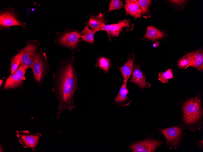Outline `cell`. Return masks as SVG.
Listing matches in <instances>:
<instances>
[{
    "label": "cell",
    "instance_id": "obj_1",
    "mask_svg": "<svg viewBox=\"0 0 203 152\" xmlns=\"http://www.w3.org/2000/svg\"><path fill=\"white\" fill-rule=\"evenodd\" d=\"M75 57L72 53L59 62V68L53 73V86L52 89L58 101L57 119L62 112L71 111L76 108L74 98L75 92L80 89L77 80L80 77L74 65Z\"/></svg>",
    "mask_w": 203,
    "mask_h": 152
},
{
    "label": "cell",
    "instance_id": "obj_2",
    "mask_svg": "<svg viewBox=\"0 0 203 152\" xmlns=\"http://www.w3.org/2000/svg\"><path fill=\"white\" fill-rule=\"evenodd\" d=\"M182 121L186 128L192 131L202 127L203 110L199 93L194 98L188 99L182 107Z\"/></svg>",
    "mask_w": 203,
    "mask_h": 152
},
{
    "label": "cell",
    "instance_id": "obj_3",
    "mask_svg": "<svg viewBox=\"0 0 203 152\" xmlns=\"http://www.w3.org/2000/svg\"><path fill=\"white\" fill-rule=\"evenodd\" d=\"M54 41L56 45L68 49L73 53L79 51L81 35L78 31L66 28L64 30L57 32Z\"/></svg>",
    "mask_w": 203,
    "mask_h": 152
},
{
    "label": "cell",
    "instance_id": "obj_4",
    "mask_svg": "<svg viewBox=\"0 0 203 152\" xmlns=\"http://www.w3.org/2000/svg\"><path fill=\"white\" fill-rule=\"evenodd\" d=\"M26 44L18 53L20 56V65H23L27 69L32 68L37 57L43 50L40 43L36 40H28Z\"/></svg>",
    "mask_w": 203,
    "mask_h": 152
},
{
    "label": "cell",
    "instance_id": "obj_5",
    "mask_svg": "<svg viewBox=\"0 0 203 152\" xmlns=\"http://www.w3.org/2000/svg\"><path fill=\"white\" fill-rule=\"evenodd\" d=\"M20 15L14 8L9 7L0 11V29H10L13 26L18 25L27 29L26 25L20 19Z\"/></svg>",
    "mask_w": 203,
    "mask_h": 152
},
{
    "label": "cell",
    "instance_id": "obj_6",
    "mask_svg": "<svg viewBox=\"0 0 203 152\" xmlns=\"http://www.w3.org/2000/svg\"><path fill=\"white\" fill-rule=\"evenodd\" d=\"M32 69L35 81L40 86L50 69L46 53L43 50L37 57Z\"/></svg>",
    "mask_w": 203,
    "mask_h": 152
},
{
    "label": "cell",
    "instance_id": "obj_7",
    "mask_svg": "<svg viewBox=\"0 0 203 152\" xmlns=\"http://www.w3.org/2000/svg\"><path fill=\"white\" fill-rule=\"evenodd\" d=\"M161 132L164 136L167 144L170 149L177 148L181 144L185 135L183 129L178 127L162 129Z\"/></svg>",
    "mask_w": 203,
    "mask_h": 152
},
{
    "label": "cell",
    "instance_id": "obj_8",
    "mask_svg": "<svg viewBox=\"0 0 203 152\" xmlns=\"http://www.w3.org/2000/svg\"><path fill=\"white\" fill-rule=\"evenodd\" d=\"M18 141L24 148H29L33 151H36L37 147L39 144L42 134L30 133L28 130L19 131L16 130Z\"/></svg>",
    "mask_w": 203,
    "mask_h": 152
},
{
    "label": "cell",
    "instance_id": "obj_9",
    "mask_svg": "<svg viewBox=\"0 0 203 152\" xmlns=\"http://www.w3.org/2000/svg\"><path fill=\"white\" fill-rule=\"evenodd\" d=\"M27 69L21 65L13 73L11 74L5 80L3 90L21 89L25 79V75Z\"/></svg>",
    "mask_w": 203,
    "mask_h": 152
},
{
    "label": "cell",
    "instance_id": "obj_10",
    "mask_svg": "<svg viewBox=\"0 0 203 152\" xmlns=\"http://www.w3.org/2000/svg\"><path fill=\"white\" fill-rule=\"evenodd\" d=\"M162 143L160 140L149 139L137 142L129 147L133 152H154Z\"/></svg>",
    "mask_w": 203,
    "mask_h": 152
},
{
    "label": "cell",
    "instance_id": "obj_11",
    "mask_svg": "<svg viewBox=\"0 0 203 152\" xmlns=\"http://www.w3.org/2000/svg\"><path fill=\"white\" fill-rule=\"evenodd\" d=\"M141 64L134 66L132 72V79L129 82L134 83L142 90L145 88H149L151 84L146 82V76L141 69Z\"/></svg>",
    "mask_w": 203,
    "mask_h": 152
},
{
    "label": "cell",
    "instance_id": "obj_12",
    "mask_svg": "<svg viewBox=\"0 0 203 152\" xmlns=\"http://www.w3.org/2000/svg\"><path fill=\"white\" fill-rule=\"evenodd\" d=\"M123 27L126 28V30L130 31L132 30L133 24L129 19L121 20L117 23H114L108 32V35L110 39L109 35L112 37L118 36L122 30Z\"/></svg>",
    "mask_w": 203,
    "mask_h": 152
},
{
    "label": "cell",
    "instance_id": "obj_13",
    "mask_svg": "<svg viewBox=\"0 0 203 152\" xmlns=\"http://www.w3.org/2000/svg\"><path fill=\"white\" fill-rule=\"evenodd\" d=\"M125 2L124 8L126 13L134 18H141L142 11L138 0H126Z\"/></svg>",
    "mask_w": 203,
    "mask_h": 152
},
{
    "label": "cell",
    "instance_id": "obj_14",
    "mask_svg": "<svg viewBox=\"0 0 203 152\" xmlns=\"http://www.w3.org/2000/svg\"><path fill=\"white\" fill-rule=\"evenodd\" d=\"M104 18L105 14L101 13L97 15L92 14L87 23V25L92 30L98 32L101 30L103 25L106 24L108 20Z\"/></svg>",
    "mask_w": 203,
    "mask_h": 152
},
{
    "label": "cell",
    "instance_id": "obj_15",
    "mask_svg": "<svg viewBox=\"0 0 203 152\" xmlns=\"http://www.w3.org/2000/svg\"><path fill=\"white\" fill-rule=\"evenodd\" d=\"M190 63L189 66L194 68L198 70L203 69V52L201 49L188 53Z\"/></svg>",
    "mask_w": 203,
    "mask_h": 152
},
{
    "label": "cell",
    "instance_id": "obj_16",
    "mask_svg": "<svg viewBox=\"0 0 203 152\" xmlns=\"http://www.w3.org/2000/svg\"><path fill=\"white\" fill-rule=\"evenodd\" d=\"M134 53L129 55L126 62L119 69L121 73L124 81L127 82L132 74L133 63L135 62Z\"/></svg>",
    "mask_w": 203,
    "mask_h": 152
},
{
    "label": "cell",
    "instance_id": "obj_17",
    "mask_svg": "<svg viewBox=\"0 0 203 152\" xmlns=\"http://www.w3.org/2000/svg\"><path fill=\"white\" fill-rule=\"evenodd\" d=\"M164 35L163 33L160 30L153 26H150L147 28L144 38L153 41L163 38Z\"/></svg>",
    "mask_w": 203,
    "mask_h": 152
},
{
    "label": "cell",
    "instance_id": "obj_18",
    "mask_svg": "<svg viewBox=\"0 0 203 152\" xmlns=\"http://www.w3.org/2000/svg\"><path fill=\"white\" fill-rule=\"evenodd\" d=\"M95 66L104 73L108 74L112 67L110 60L107 57L101 56L96 59Z\"/></svg>",
    "mask_w": 203,
    "mask_h": 152
},
{
    "label": "cell",
    "instance_id": "obj_19",
    "mask_svg": "<svg viewBox=\"0 0 203 152\" xmlns=\"http://www.w3.org/2000/svg\"><path fill=\"white\" fill-rule=\"evenodd\" d=\"M127 83V82L123 81L118 94L114 100L115 103L119 104H124V105H126L125 103L127 102L128 99L127 95L129 91L126 87Z\"/></svg>",
    "mask_w": 203,
    "mask_h": 152
},
{
    "label": "cell",
    "instance_id": "obj_20",
    "mask_svg": "<svg viewBox=\"0 0 203 152\" xmlns=\"http://www.w3.org/2000/svg\"><path fill=\"white\" fill-rule=\"evenodd\" d=\"M96 31L91 29L89 27L86 25L84 29L81 32V40L88 43L89 45L93 44L95 33Z\"/></svg>",
    "mask_w": 203,
    "mask_h": 152
},
{
    "label": "cell",
    "instance_id": "obj_21",
    "mask_svg": "<svg viewBox=\"0 0 203 152\" xmlns=\"http://www.w3.org/2000/svg\"><path fill=\"white\" fill-rule=\"evenodd\" d=\"M138 1L142 10V15L145 18L150 17L151 13L148 8L151 4V0H138Z\"/></svg>",
    "mask_w": 203,
    "mask_h": 152
},
{
    "label": "cell",
    "instance_id": "obj_22",
    "mask_svg": "<svg viewBox=\"0 0 203 152\" xmlns=\"http://www.w3.org/2000/svg\"><path fill=\"white\" fill-rule=\"evenodd\" d=\"M190 57L188 54L187 53L178 59L177 65L181 69H186L190 66Z\"/></svg>",
    "mask_w": 203,
    "mask_h": 152
},
{
    "label": "cell",
    "instance_id": "obj_23",
    "mask_svg": "<svg viewBox=\"0 0 203 152\" xmlns=\"http://www.w3.org/2000/svg\"><path fill=\"white\" fill-rule=\"evenodd\" d=\"M172 69H168L165 72H161L158 74L159 80L163 83H166L168 82V79L173 77Z\"/></svg>",
    "mask_w": 203,
    "mask_h": 152
},
{
    "label": "cell",
    "instance_id": "obj_24",
    "mask_svg": "<svg viewBox=\"0 0 203 152\" xmlns=\"http://www.w3.org/2000/svg\"><path fill=\"white\" fill-rule=\"evenodd\" d=\"M21 62L20 55L18 53L11 59V74L13 73L20 66Z\"/></svg>",
    "mask_w": 203,
    "mask_h": 152
},
{
    "label": "cell",
    "instance_id": "obj_25",
    "mask_svg": "<svg viewBox=\"0 0 203 152\" xmlns=\"http://www.w3.org/2000/svg\"><path fill=\"white\" fill-rule=\"evenodd\" d=\"M124 5L122 4V2L121 0H119L115 4L114 6L111 8L109 12L115 10H120L122 8Z\"/></svg>",
    "mask_w": 203,
    "mask_h": 152
},
{
    "label": "cell",
    "instance_id": "obj_26",
    "mask_svg": "<svg viewBox=\"0 0 203 152\" xmlns=\"http://www.w3.org/2000/svg\"><path fill=\"white\" fill-rule=\"evenodd\" d=\"M114 24L109 25H106V24H103L101 29V30L106 31L108 34V31L113 25Z\"/></svg>",
    "mask_w": 203,
    "mask_h": 152
},
{
    "label": "cell",
    "instance_id": "obj_27",
    "mask_svg": "<svg viewBox=\"0 0 203 152\" xmlns=\"http://www.w3.org/2000/svg\"><path fill=\"white\" fill-rule=\"evenodd\" d=\"M172 2L177 5H181L187 1L186 0H172L170 1Z\"/></svg>",
    "mask_w": 203,
    "mask_h": 152
},
{
    "label": "cell",
    "instance_id": "obj_28",
    "mask_svg": "<svg viewBox=\"0 0 203 152\" xmlns=\"http://www.w3.org/2000/svg\"><path fill=\"white\" fill-rule=\"evenodd\" d=\"M197 145L199 148L203 149V140L197 142Z\"/></svg>",
    "mask_w": 203,
    "mask_h": 152
},
{
    "label": "cell",
    "instance_id": "obj_29",
    "mask_svg": "<svg viewBox=\"0 0 203 152\" xmlns=\"http://www.w3.org/2000/svg\"><path fill=\"white\" fill-rule=\"evenodd\" d=\"M160 45V42L157 41H156L153 44V46L154 47H158Z\"/></svg>",
    "mask_w": 203,
    "mask_h": 152
},
{
    "label": "cell",
    "instance_id": "obj_30",
    "mask_svg": "<svg viewBox=\"0 0 203 152\" xmlns=\"http://www.w3.org/2000/svg\"><path fill=\"white\" fill-rule=\"evenodd\" d=\"M0 152H5L4 148L2 146V144L1 142H0Z\"/></svg>",
    "mask_w": 203,
    "mask_h": 152
},
{
    "label": "cell",
    "instance_id": "obj_31",
    "mask_svg": "<svg viewBox=\"0 0 203 152\" xmlns=\"http://www.w3.org/2000/svg\"><path fill=\"white\" fill-rule=\"evenodd\" d=\"M3 81V79H0V87L1 86V84H2Z\"/></svg>",
    "mask_w": 203,
    "mask_h": 152
}]
</instances>
